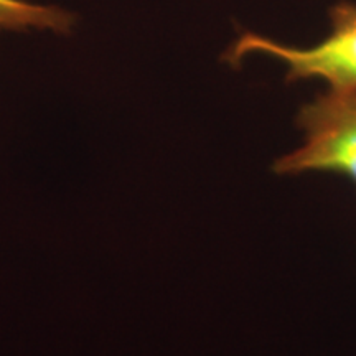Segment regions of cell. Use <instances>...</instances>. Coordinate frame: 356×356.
<instances>
[{
    "label": "cell",
    "mask_w": 356,
    "mask_h": 356,
    "mask_svg": "<svg viewBox=\"0 0 356 356\" xmlns=\"http://www.w3.org/2000/svg\"><path fill=\"white\" fill-rule=\"evenodd\" d=\"M254 55L279 61L286 70L287 83L318 79L328 89H356V6L335 3L330 8V33L318 43L296 47L244 32L225 53V61L238 68Z\"/></svg>",
    "instance_id": "obj_1"
},
{
    "label": "cell",
    "mask_w": 356,
    "mask_h": 356,
    "mask_svg": "<svg viewBox=\"0 0 356 356\" xmlns=\"http://www.w3.org/2000/svg\"><path fill=\"white\" fill-rule=\"evenodd\" d=\"M302 142L273 163L279 177L332 173L356 188V89H328L296 118Z\"/></svg>",
    "instance_id": "obj_2"
},
{
    "label": "cell",
    "mask_w": 356,
    "mask_h": 356,
    "mask_svg": "<svg viewBox=\"0 0 356 356\" xmlns=\"http://www.w3.org/2000/svg\"><path fill=\"white\" fill-rule=\"evenodd\" d=\"M73 25V13L56 6H43L26 0H0V29L68 33Z\"/></svg>",
    "instance_id": "obj_3"
}]
</instances>
